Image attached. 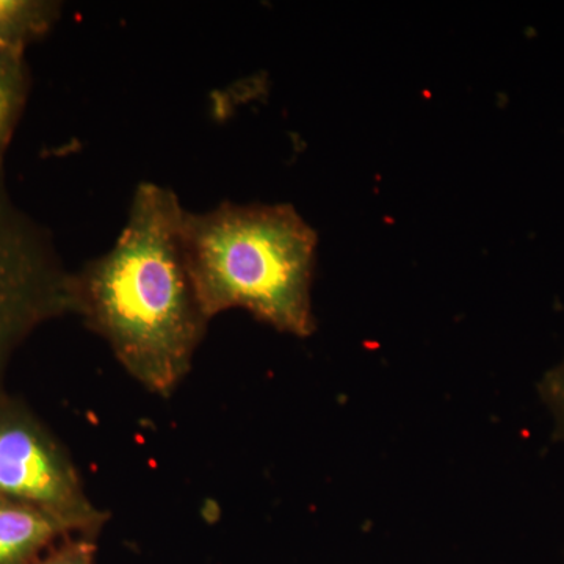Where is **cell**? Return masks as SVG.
I'll return each instance as SVG.
<instances>
[{
    "label": "cell",
    "instance_id": "6da1fadb",
    "mask_svg": "<svg viewBox=\"0 0 564 564\" xmlns=\"http://www.w3.org/2000/svg\"><path fill=\"white\" fill-rule=\"evenodd\" d=\"M176 193L143 182L110 251L74 272V304L133 380L170 397L191 372L210 318L182 250Z\"/></svg>",
    "mask_w": 564,
    "mask_h": 564
},
{
    "label": "cell",
    "instance_id": "7a4b0ae2",
    "mask_svg": "<svg viewBox=\"0 0 564 564\" xmlns=\"http://www.w3.org/2000/svg\"><path fill=\"white\" fill-rule=\"evenodd\" d=\"M182 250L204 313L245 310L281 333L315 332L317 232L291 204L223 203L184 212Z\"/></svg>",
    "mask_w": 564,
    "mask_h": 564
},
{
    "label": "cell",
    "instance_id": "3957f363",
    "mask_svg": "<svg viewBox=\"0 0 564 564\" xmlns=\"http://www.w3.org/2000/svg\"><path fill=\"white\" fill-rule=\"evenodd\" d=\"M74 313V272L51 234L14 206L0 182V392L24 340L43 323Z\"/></svg>",
    "mask_w": 564,
    "mask_h": 564
},
{
    "label": "cell",
    "instance_id": "277c9868",
    "mask_svg": "<svg viewBox=\"0 0 564 564\" xmlns=\"http://www.w3.org/2000/svg\"><path fill=\"white\" fill-rule=\"evenodd\" d=\"M0 499L55 516L79 536L98 538L110 518L93 503L61 441L6 391L0 392Z\"/></svg>",
    "mask_w": 564,
    "mask_h": 564
},
{
    "label": "cell",
    "instance_id": "5b68a950",
    "mask_svg": "<svg viewBox=\"0 0 564 564\" xmlns=\"http://www.w3.org/2000/svg\"><path fill=\"white\" fill-rule=\"evenodd\" d=\"M79 536L55 516L0 499V564H32L58 541Z\"/></svg>",
    "mask_w": 564,
    "mask_h": 564
},
{
    "label": "cell",
    "instance_id": "8992f818",
    "mask_svg": "<svg viewBox=\"0 0 564 564\" xmlns=\"http://www.w3.org/2000/svg\"><path fill=\"white\" fill-rule=\"evenodd\" d=\"M62 3L52 0H0V46L25 52L54 28Z\"/></svg>",
    "mask_w": 564,
    "mask_h": 564
},
{
    "label": "cell",
    "instance_id": "52a82bcc",
    "mask_svg": "<svg viewBox=\"0 0 564 564\" xmlns=\"http://www.w3.org/2000/svg\"><path fill=\"white\" fill-rule=\"evenodd\" d=\"M31 90L24 52L0 46V182L3 158Z\"/></svg>",
    "mask_w": 564,
    "mask_h": 564
},
{
    "label": "cell",
    "instance_id": "ba28073f",
    "mask_svg": "<svg viewBox=\"0 0 564 564\" xmlns=\"http://www.w3.org/2000/svg\"><path fill=\"white\" fill-rule=\"evenodd\" d=\"M98 538L70 536L32 564H98Z\"/></svg>",
    "mask_w": 564,
    "mask_h": 564
},
{
    "label": "cell",
    "instance_id": "9c48e42d",
    "mask_svg": "<svg viewBox=\"0 0 564 564\" xmlns=\"http://www.w3.org/2000/svg\"><path fill=\"white\" fill-rule=\"evenodd\" d=\"M538 391L554 415L555 440L564 441V359L544 375L543 380L538 384Z\"/></svg>",
    "mask_w": 564,
    "mask_h": 564
}]
</instances>
